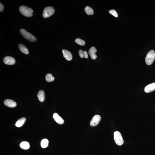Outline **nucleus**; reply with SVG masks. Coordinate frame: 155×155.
Wrapping results in <instances>:
<instances>
[{"mask_svg": "<svg viewBox=\"0 0 155 155\" xmlns=\"http://www.w3.org/2000/svg\"><path fill=\"white\" fill-rule=\"evenodd\" d=\"M19 10L22 15L27 17H31L33 16L34 11L31 8H28L25 5H22L20 7Z\"/></svg>", "mask_w": 155, "mask_h": 155, "instance_id": "nucleus-1", "label": "nucleus"}, {"mask_svg": "<svg viewBox=\"0 0 155 155\" xmlns=\"http://www.w3.org/2000/svg\"><path fill=\"white\" fill-rule=\"evenodd\" d=\"M20 31L22 36L29 41L34 42L37 40L36 38L34 36L29 33L25 30L21 29Z\"/></svg>", "mask_w": 155, "mask_h": 155, "instance_id": "nucleus-2", "label": "nucleus"}, {"mask_svg": "<svg viewBox=\"0 0 155 155\" xmlns=\"http://www.w3.org/2000/svg\"><path fill=\"white\" fill-rule=\"evenodd\" d=\"M155 58V53L154 51L151 50L147 53L145 58L146 64L150 65L153 64Z\"/></svg>", "mask_w": 155, "mask_h": 155, "instance_id": "nucleus-3", "label": "nucleus"}, {"mask_svg": "<svg viewBox=\"0 0 155 155\" xmlns=\"http://www.w3.org/2000/svg\"><path fill=\"white\" fill-rule=\"evenodd\" d=\"M114 138L115 143L118 145L121 146L123 144V139L120 132L117 131L115 132L114 133Z\"/></svg>", "mask_w": 155, "mask_h": 155, "instance_id": "nucleus-4", "label": "nucleus"}, {"mask_svg": "<svg viewBox=\"0 0 155 155\" xmlns=\"http://www.w3.org/2000/svg\"><path fill=\"white\" fill-rule=\"evenodd\" d=\"M55 12V9L53 7H46L45 8L43 11V17L46 18L50 17Z\"/></svg>", "mask_w": 155, "mask_h": 155, "instance_id": "nucleus-5", "label": "nucleus"}, {"mask_svg": "<svg viewBox=\"0 0 155 155\" xmlns=\"http://www.w3.org/2000/svg\"><path fill=\"white\" fill-rule=\"evenodd\" d=\"M101 118L99 115H96L94 116L90 122V125L91 126H95L98 125L101 120Z\"/></svg>", "mask_w": 155, "mask_h": 155, "instance_id": "nucleus-6", "label": "nucleus"}, {"mask_svg": "<svg viewBox=\"0 0 155 155\" xmlns=\"http://www.w3.org/2000/svg\"><path fill=\"white\" fill-rule=\"evenodd\" d=\"M3 62L5 64L8 65H13L15 64L16 62L14 58L9 56H7L4 58Z\"/></svg>", "mask_w": 155, "mask_h": 155, "instance_id": "nucleus-7", "label": "nucleus"}, {"mask_svg": "<svg viewBox=\"0 0 155 155\" xmlns=\"http://www.w3.org/2000/svg\"><path fill=\"white\" fill-rule=\"evenodd\" d=\"M4 104L7 107L10 108H15L16 107L17 104L16 102L11 99H6L4 101Z\"/></svg>", "mask_w": 155, "mask_h": 155, "instance_id": "nucleus-8", "label": "nucleus"}, {"mask_svg": "<svg viewBox=\"0 0 155 155\" xmlns=\"http://www.w3.org/2000/svg\"><path fill=\"white\" fill-rule=\"evenodd\" d=\"M97 50L96 48L94 46L91 47L88 51V53L91 58L93 60H95L97 57V56L95 53L97 52Z\"/></svg>", "mask_w": 155, "mask_h": 155, "instance_id": "nucleus-9", "label": "nucleus"}, {"mask_svg": "<svg viewBox=\"0 0 155 155\" xmlns=\"http://www.w3.org/2000/svg\"><path fill=\"white\" fill-rule=\"evenodd\" d=\"M53 118L55 121L59 124H62L64 123V119L57 113H55L53 114Z\"/></svg>", "mask_w": 155, "mask_h": 155, "instance_id": "nucleus-10", "label": "nucleus"}, {"mask_svg": "<svg viewBox=\"0 0 155 155\" xmlns=\"http://www.w3.org/2000/svg\"><path fill=\"white\" fill-rule=\"evenodd\" d=\"M63 56L66 60L70 61L72 58V56L70 52L67 50H63L62 51Z\"/></svg>", "mask_w": 155, "mask_h": 155, "instance_id": "nucleus-11", "label": "nucleus"}, {"mask_svg": "<svg viewBox=\"0 0 155 155\" xmlns=\"http://www.w3.org/2000/svg\"><path fill=\"white\" fill-rule=\"evenodd\" d=\"M155 90V83H153L146 86L145 88V91L146 93H150Z\"/></svg>", "mask_w": 155, "mask_h": 155, "instance_id": "nucleus-12", "label": "nucleus"}, {"mask_svg": "<svg viewBox=\"0 0 155 155\" xmlns=\"http://www.w3.org/2000/svg\"><path fill=\"white\" fill-rule=\"evenodd\" d=\"M37 96L40 102H43L45 99L44 91L43 90L39 91L37 94Z\"/></svg>", "mask_w": 155, "mask_h": 155, "instance_id": "nucleus-13", "label": "nucleus"}, {"mask_svg": "<svg viewBox=\"0 0 155 155\" xmlns=\"http://www.w3.org/2000/svg\"><path fill=\"white\" fill-rule=\"evenodd\" d=\"M19 47L20 50L22 53L25 54H28L29 53V51L28 49L24 45L20 44L19 45Z\"/></svg>", "mask_w": 155, "mask_h": 155, "instance_id": "nucleus-14", "label": "nucleus"}, {"mask_svg": "<svg viewBox=\"0 0 155 155\" xmlns=\"http://www.w3.org/2000/svg\"><path fill=\"white\" fill-rule=\"evenodd\" d=\"M26 121V119L25 118H22L19 119L18 120L15 124V126L18 127H21L24 124L25 121Z\"/></svg>", "mask_w": 155, "mask_h": 155, "instance_id": "nucleus-15", "label": "nucleus"}, {"mask_svg": "<svg viewBox=\"0 0 155 155\" xmlns=\"http://www.w3.org/2000/svg\"><path fill=\"white\" fill-rule=\"evenodd\" d=\"M20 146L21 148L24 150H27L30 148L29 143L25 141L22 142L20 145Z\"/></svg>", "mask_w": 155, "mask_h": 155, "instance_id": "nucleus-16", "label": "nucleus"}, {"mask_svg": "<svg viewBox=\"0 0 155 155\" xmlns=\"http://www.w3.org/2000/svg\"><path fill=\"white\" fill-rule=\"evenodd\" d=\"M49 142V141L47 139H43L41 142V146L43 148L47 147L48 146Z\"/></svg>", "mask_w": 155, "mask_h": 155, "instance_id": "nucleus-17", "label": "nucleus"}, {"mask_svg": "<svg viewBox=\"0 0 155 155\" xmlns=\"http://www.w3.org/2000/svg\"><path fill=\"white\" fill-rule=\"evenodd\" d=\"M80 57L82 58H88V55L86 51L83 52L82 50H80L79 51Z\"/></svg>", "mask_w": 155, "mask_h": 155, "instance_id": "nucleus-18", "label": "nucleus"}, {"mask_svg": "<svg viewBox=\"0 0 155 155\" xmlns=\"http://www.w3.org/2000/svg\"><path fill=\"white\" fill-rule=\"evenodd\" d=\"M46 81L49 82H51L54 81L55 78L51 74H48L46 76Z\"/></svg>", "mask_w": 155, "mask_h": 155, "instance_id": "nucleus-19", "label": "nucleus"}, {"mask_svg": "<svg viewBox=\"0 0 155 155\" xmlns=\"http://www.w3.org/2000/svg\"><path fill=\"white\" fill-rule=\"evenodd\" d=\"M85 11L88 15H93L94 14L93 10L92 8L90 7L87 6L86 7Z\"/></svg>", "mask_w": 155, "mask_h": 155, "instance_id": "nucleus-20", "label": "nucleus"}, {"mask_svg": "<svg viewBox=\"0 0 155 155\" xmlns=\"http://www.w3.org/2000/svg\"><path fill=\"white\" fill-rule=\"evenodd\" d=\"M76 43L81 46H84L85 45V42L84 40L80 39H77L75 41Z\"/></svg>", "mask_w": 155, "mask_h": 155, "instance_id": "nucleus-21", "label": "nucleus"}, {"mask_svg": "<svg viewBox=\"0 0 155 155\" xmlns=\"http://www.w3.org/2000/svg\"><path fill=\"white\" fill-rule=\"evenodd\" d=\"M109 13L113 16H114L116 18H117L118 17V15L116 11L114 10H110L109 11Z\"/></svg>", "mask_w": 155, "mask_h": 155, "instance_id": "nucleus-22", "label": "nucleus"}, {"mask_svg": "<svg viewBox=\"0 0 155 155\" xmlns=\"http://www.w3.org/2000/svg\"><path fill=\"white\" fill-rule=\"evenodd\" d=\"M4 9V5H2V4L0 3V11L1 12H2V11H3Z\"/></svg>", "mask_w": 155, "mask_h": 155, "instance_id": "nucleus-23", "label": "nucleus"}]
</instances>
